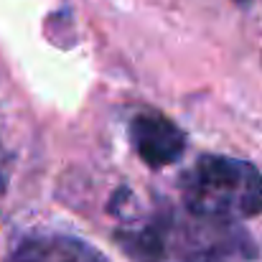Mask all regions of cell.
Segmentation results:
<instances>
[{
	"label": "cell",
	"mask_w": 262,
	"mask_h": 262,
	"mask_svg": "<svg viewBox=\"0 0 262 262\" xmlns=\"http://www.w3.org/2000/svg\"><path fill=\"white\" fill-rule=\"evenodd\" d=\"M183 204L188 209L242 219L262 211V176L239 158L201 156L181 178Z\"/></svg>",
	"instance_id": "obj_2"
},
{
	"label": "cell",
	"mask_w": 262,
	"mask_h": 262,
	"mask_svg": "<svg viewBox=\"0 0 262 262\" xmlns=\"http://www.w3.org/2000/svg\"><path fill=\"white\" fill-rule=\"evenodd\" d=\"M117 245L135 262H242L257 247L234 219L196 209H158L117 232Z\"/></svg>",
	"instance_id": "obj_1"
},
{
	"label": "cell",
	"mask_w": 262,
	"mask_h": 262,
	"mask_svg": "<svg viewBox=\"0 0 262 262\" xmlns=\"http://www.w3.org/2000/svg\"><path fill=\"white\" fill-rule=\"evenodd\" d=\"M130 140L143 163L163 168L176 163L186 150V133L161 112H140L130 122Z\"/></svg>",
	"instance_id": "obj_3"
},
{
	"label": "cell",
	"mask_w": 262,
	"mask_h": 262,
	"mask_svg": "<svg viewBox=\"0 0 262 262\" xmlns=\"http://www.w3.org/2000/svg\"><path fill=\"white\" fill-rule=\"evenodd\" d=\"M8 262H110L92 245L69 234H33L20 239Z\"/></svg>",
	"instance_id": "obj_4"
},
{
	"label": "cell",
	"mask_w": 262,
	"mask_h": 262,
	"mask_svg": "<svg viewBox=\"0 0 262 262\" xmlns=\"http://www.w3.org/2000/svg\"><path fill=\"white\" fill-rule=\"evenodd\" d=\"M8 178H10V156L0 143V193L8 188Z\"/></svg>",
	"instance_id": "obj_5"
}]
</instances>
